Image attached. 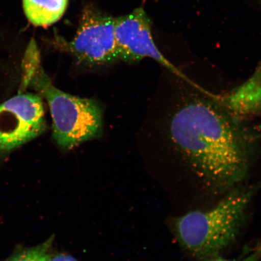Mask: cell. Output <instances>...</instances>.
<instances>
[{
    "mask_svg": "<svg viewBox=\"0 0 261 261\" xmlns=\"http://www.w3.org/2000/svg\"><path fill=\"white\" fill-rule=\"evenodd\" d=\"M54 238L53 236L38 246L19 250L5 261H48Z\"/></svg>",
    "mask_w": 261,
    "mask_h": 261,
    "instance_id": "obj_9",
    "label": "cell"
},
{
    "mask_svg": "<svg viewBox=\"0 0 261 261\" xmlns=\"http://www.w3.org/2000/svg\"><path fill=\"white\" fill-rule=\"evenodd\" d=\"M26 17L32 24L47 28L62 18L68 0H22Z\"/></svg>",
    "mask_w": 261,
    "mask_h": 261,
    "instance_id": "obj_8",
    "label": "cell"
},
{
    "mask_svg": "<svg viewBox=\"0 0 261 261\" xmlns=\"http://www.w3.org/2000/svg\"><path fill=\"white\" fill-rule=\"evenodd\" d=\"M41 98L24 93L0 104V155L9 154L44 132Z\"/></svg>",
    "mask_w": 261,
    "mask_h": 261,
    "instance_id": "obj_5",
    "label": "cell"
},
{
    "mask_svg": "<svg viewBox=\"0 0 261 261\" xmlns=\"http://www.w3.org/2000/svg\"><path fill=\"white\" fill-rule=\"evenodd\" d=\"M25 87L37 90L47 101L53 120V136L61 149L71 150L101 135L102 110L95 100L65 93L55 87L42 68L40 53L32 40L23 62Z\"/></svg>",
    "mask_w": 261,
    "mask_h": 261,
    "instance_id": "obj_3",
    "label": "cell"
},
{
    "mask_svg": "<svg viewBox=\"0 0 261 261\" xmlns=\"http://www.w3.org/2000/svg\"><path fill=\"white\" fill-rule=\"evenodd\" d=\"M114 33L119 60L134 63L145 58H151L166 69L178 74H184L156 47L152 37L151 20L143 8L115 18Z\"/></svg>",
    "mask_w": 261,
    "mask_h": 261,
    "instance_id": "obj_6",
    "label": "cell"
},
{
    "mask_svg": "<svg viewBox=\"0 0 261 261\" xmlns=\"http://www.w3.org/2000/svg\"><path fill=\"white\" fill-rule=\"evenodd\" d=\"M261 182L244 184L225 194L212 207L189 211L171 222L179 246L198 261L220 255L236 242L249 217Z\"/></svg>",
    "mask_w": 261,
    "mask_h": 261,
    "instance_id": "obj_2",
    "label": "cell"
},
{
    "mask_svg": "<svg viewBox=\"0 0 261 261\" xmlns=\"http://www.w3.org/2000/svg\"><path fill=\"white\" fill-rule=\"evenodd\" d=\"M166 141L179 179L218 201L244 185L261 158V123L230 112L185 73H174Z\"/></svg>",
    "mask_w": 261,
    "mask_h": 261,
    "instance_id": "obj_1",
    "label": "cell"
},
{
    "mask_svg": "<svg viewBox=\"0 0 261 261\" xmlns=\"http://www.w3.org/2000/svg\"><path fill=\"white\" fill-rule=\"evenodd\" d=\"M261 260V242L252 252L247 253L246 256L238 259H228L220 255L208 257L198 261H260Z\"/></svg>",
    "mask_w": 261,
    "mask_h": 261,
    "instance_id": "obj_10",
    "label": "cell"
},
{
    "mask_svg": "<svg viewBox=\"0 0 261 261\" xmlns=\"http://www.w3.org/2000/svg\"><path fill=\"white\" fill-rule=\"evenodd\" d=\"M48 261H79L70 254L57 253L51 254Z\"/></svg>",
    "mask_w": 261,
    "mask_h": 261,
    "instance_id": "obj_11",
    "label": "cell"
},
{
    "mask_svg": "<svg viewBox=\"0 0 261 261\" xmlns=\"http://www.w3.org/2000/svg\"><path fill=\"white\" fill-rule=\"evenodd\" d=\"M217 97L222 105L241 118L261 117V63L246 81L226 92L218 93Z\"/></svg>",
    "mask_w": 261,
    "mask_h": 261,
    "instance_id": "obj_7",
    "label": "cell"
},
{
    "mask_svg": "<svg viewBox=\"0 0 261 261\" xmlns=\"http://www.w3.org/2000/svg\"><path fill=\"white\" fill-rule=\"evenodd\" d=\"M115 18L93 6L84 9L76 35L63 43L64 50L80 63L102 65L119 60L115 38Z\"/></svg>",
    "mask_w": 261,
    "mask_h": 261,
    "instance_id": "obj_4",
    "label": "cell"
}]
</instances>
